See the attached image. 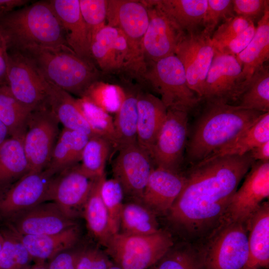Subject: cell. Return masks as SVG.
I'll return each instance as SVG.
<instances>
[{
	"mask_svg": "<svg viewBox=\"0 0 269 269\" xmlns=\"http://www.w3.org/2000/svg\"><path fill=\"white\" fill-rule=\"evenodd\" d=\"M255 162L248 152L191 165L184 187L167 213L169 220L190 236L214 230L224 221L232 197Z\"/></svg>",
	"mask_w": 269,
	"mask_h": 269,
	"instance_id": "1",
	"label": "cell"
},
{
	"mask_svg": "<svg viewBox=\"0 0 269 269\" xmlns=\"http://www.w3.org/2000/svg\"><path fill=\"white\" fill-rule=\"evenodd\" d=\"M205 102L188 136L185 158L190 165L207 158L229 143L263 114L234 105Z\"/></svg>",
	"mask_w": 269,
	"mask_h": 269,
	"instance_id": "2",
	"label": "cell"
},
{
	"mask_svg": "<svg viewBox=\"0 0 269 269\" xmlns=\"http://www.w3.org/2000/svg\"><path fill=\"white\" fill-rule=\"evenodd\" d=\"M0 34L8 51L34 46H68L49 0L38 1L0 15Z\"/></svg>",
	"mask_w": 269,
	"mask_h": 269,
	"instance_id": "3",
	"label": "cell"
},
{
	"mask_svg": "<svg viewBox=\"0 0 269 269\" xmlns=\"http://www.w3.org/2000/svg\"><path fill=\"white\" fill-rule=\"evenodd\" d=\"M18 52L46 81L80 98L100 77L94 62L80 57L68 46H34Z\"/></svg>",
	"mask_w": 269,
	"mask_h": 269,
	"instance_id": "4",
	"label": "cell"
},
{
	"mask_svg": "<svg viewBox=\"0 0 269 269\" xmlns=\"http://www.w3.org/2000/svg\"><path fill=\"white\" fill-rule=\"evenodd\" d=\"M139 79L146 82L160 95L167 110L188 113L202 101L189 88L183 66L175 55L146 62Z\"/></svg>",
	"mask_w": 269,
	"mask_h": 269,
	"instance_id": "5",
	"label": "cell"
},
{
	"mask_svg": "<svg viewBox=\"0 0 269 269\" xmlns=\"http://www.w3.org/2000/svg\"><path fill=\"white\" fill-rule=\"evenodd\" d=\"M169 233L160 230L149 235L118 233L106 246V253L122 269H148L173 247Z\"/></svg>",
	"mask_w": 269,
	"mask_h": 269,
	"instance_id": "6",
	"label": "cell"
},
{
	"mask_svg": "<svg viewBox=\"0 0 269 269\" xmlns=\"http://www.w3.org/2000/svg\"><path fill=\"white\" fill-rule=\"evenodd\" d=\"M200 250L205 269H247L249 259L246 223L224 221Z\"/></svg>",
	"mask_w": 269,
	"mask_h": 269,
	"instance_id": "7",
	"label": "cell"
},
{
	"mask_svg": "<svg viewBox=\"0 0 269 269\" xmlns=\"http://www.w3.org/2000/svg\"><path fill=\"white\" fill-rule=\"evenodd\" d=\"M90 52L96 66L105 73L125 72L139 79L144 69L136 60L122 31L105 25L93 37Z\"/></svg>",
	"mask_w": 269,
	"mask_h": 269,
	"instance_id": "8",
	"label": "cell"
},
{
	"mask_svg": "<svg viewBox=\"0 0 269 269\" xmlns=\"http://www.w3.org/2000/svg\"><path fill=\"white\" fill-rule=\"evenodd\" d=\"M59 124L48 105L30 113L22 139L29 171H40L48 166L60 133Z\"/></svg>",
	"mask_w": 269,
	"mask_h": 269,
	"instance_id": "9",
	"label": "cell"
},
{
	"mask_svg": "<svg viewBox=\"0 0 269 269\" xmlns=\"http://www.w3.org/2000/svg\"><path fill=\"white\" fill-rule=\"evenodd\" d=\"M186 112L167 109L150 157L156 167L180 172L188 136Z\"/></svg>",
	"mask_w": 269,
	"mask_h": 269,
	"instance_id": "10",
	"label": "cell"
},
{
	"mask_svg": "<svg viewBox=\"0 0 269 269\" xmlns=\"http://www.w3.org/2000/svg\"><path fill=\"white\" fill-rule=\"evenodd\" d=\"M215 53L211 35L202 30L183 33L175 55L182 63L189 88L202 101L203 88Z\"/></svg>",
	"mask_w": 269,
	"mask_h": 269,
	"instance_id": "11",
	"label": "cell"
},
{
	"mask_svg": "<svg viewBox=\"0 0 269 269\" xmlns=\"http://www.w3.org/2000/svg\"><path fill=\"white\" fill-rule=\"evenodd\" d=\"M242 67L234 55L215 49L203 88L202 101L232 105L242 91Z\"/></svg>",
	"mask_w": 269,
	"mask_h": 269,
	"instance_id": "12",
	"label": "cell"
},
{
	"mask_svg": "<svg viewBox=\"0 0 269 269\" xmlns=\"http://www.w3.org/2000/svg\"><path fill=\"white\" fill-rule=\"evenodd\" d=\"M57 174L47 167L40 171L28 172L0 198V216L7 219L20 211L50 201Z\"/></svg>",
	"mask_w": 269,
	"mask_h": 269,
	"instance_id": "13",
	"label": "cell"
},
{
	"mask_svg": "<svg viewBox=\"0 0 269 269\" xmlns=\"http://www.w3.org/2000/svg\"><path fill=\"white\" fill-rule=\"evenodd\" d=\"M6 84L13 96L31 112L48 105L45 80L17 51H8Z\"/></svg>",
	"mask_w": 269,
	"mask_h": 269,
	"instance_id": "14",
	"label": "cell"
},
{
	"mask_svg": "<svg viewBox=\"0 0 269 269\" xmlns=\"http://www.w3.org/2000/svg\"><path fill=\"white\" fill-rule=\"evenodd\" d=\"M269 196V161H256L232 197L224 221L246 223Z\"/></svg>",
	"mask_w": 269,
	"mask_h": 269,
	"instance_id": "15",
	"label": "cell"
},
{
	"mask_svg": "<svg viewBox=\"0 0 269 269\" xmlns=\"http://www.w3.org/2000/svg\"><path fill=\"white\" fill-rule=\"evenodd\" d=\"M148 22L147 9L142 0H109L106 25L122 31L134 56L143 68L142 41Z\"/></svg>",
	"mask_w": 269,
	"mask_h": 269,
	"instance_id": "16",
	"label": "cell"
},
{
	"mask_svg": "<svg viewBox=\"0 0 269 269\" xmlns=\"http://www.w3.org/2000/svg\"><path fill=\"white\" fill-rule=\"evenodd\" d=\"M112 171L124 194L141 201L142 195L153 167L149 154L137 143L118 150Z\"/></svg>",
	"mask_w": 269,
	"mask_h": 269,
	"instance_id": "17",
	"label": "cell"
},
{
	"mask_svg": "<svg viewBox=\"0 0 269 269\" xmlns=\"http://www.w3.org/2000/svg\"><path fill=\"white\" fill-rule=\"evenodd\" d=\"M7 220L9 228L21 236L56 234L77 225L52 201L20 211Z\"/></svg>",
	"mask_w": 269,
	"mask_h": 269,
	"instance_id": "18",
	"label": "cell"
},
{
	"mask_svg": "<svg viewBox=\"0 0 269 269\" xmlns=\"http://www.w3.org/2000/svg\"><path fill=\"white\" fill-rule=\"evenodd\" d=\"M147 7L149 22L142 41V51L146 62H155L175 55L180 31L154 3L142 0Z\"/></svg>",
	"mask_w": 269,
	"mask_h": 269,
	"instance_id": "19",
	"label": "cell"
},
{
	"mask_svg": "<svg viewBox=\"0 0 269 269\" xmlns=\"http://www.w3.org/2000/svg\"><path fill=\"white\" fill-rule=\"evenodd\" d=\"M95 179L85 175L79 164L68 167L55 176L50 201L56 203L67 216L75 219L83 211Z\"/></svg>",
	"mask_w": 269,
	"mask_h": 269,
	"instance_id": "20",
	"label": "cell"
},
{
	"mask_svg": "<svg viewBox=\"0 0 269 269\" xmlns=\"http://www.w3.org/2000/svg\"><path fill=\"white\" fill-rule=\"evenodd\" d=\"M185 181V175L181 172L153 167L141 202L155 214L168 213L183 190Z\"/></svg>",
	"mask_w": 269,
	"mask_h": 269,
	"instance_id": "21",
	"label": "cell"
},
{
	"mask_svg": "<svg viewBox=\"0 0 269 269\" xmlns=\"http://www.w3.org/2000/svg\"><path fill=\"white\" fill-rule=\"evenodd\" d=\"M49 1L63 27L68 46L80 57L94 62L87 26L80 12L79 0Z\"/></svg>",
	"mask_w": 269,
	"mask_h": 269,
	"instance_id": "22",
	"label": "cell"
},
{
	"mask_svg": "<svg viewBox=\"0 0 269 269\" xmlns=\"http://www.w3.org/2000/svg\"><path fill=\"white\" fill-rule=\"evenodd\" d=\"M166 113L160 98L147 92L137 93V143L150 156Z\"/></svg>",
	"mask_w": 269,
	"mask_h": 269,
	"instance_id": "23",
	"label": "cell"
},
{
	"mask_svg": "<svg viewBox=\"0 0 269 269\" xmlns=\"http://www.w3.org/2000/svg\"><path fill=\"white\" fill-rule=\"evenodd\" d=\"M249 259L247 269L269 266V204L264 202L246 223Z\"/></svg>",
	"mask_w": 269,
	"mask_h": 269,
	"instance_id": "24",
	"label": "cell"
},
{
	"mask_svg": "<svg viewBox=\"0 0 269 269\" xmlns=\"http://www.w3.org/2000/svg\"><path fill=\"white\" fill-rule=\"evenodd\" d=\"M45 84L47 104L63 128L83 132L89 137L100 136L86 120L77 99L46 81Z\"/></svg>",
	"mask_w": 269,
	"mask_h": 269,
	"instance_id": "25",
	"label": "cell"
},
{
	"mask_svg": "<svg viewBox=\"0 0 269 269\" xmlns=\"http://www.w3.org/2000/svg\"><path fill=\"white\" fill-rule=\"evenodd\" d=\"M236 57L242 67V93L255 71L269 59V9L257 22L250 43Z\"/></svg>",
	"mask_w": 269,
	"mask_h": 269,
	"instance_id": "26",
	"label": "cell"
},
{
	"mask_svg": "<svg viewBox=\"0 0 269 269\" xmlns=\"http://www.w3.org/2000/svg\"><path fill=\"white\" fill-rule=\"evenodd\" d=\"M80 232L79 227L76 225L56 234L40 236L17 235L32 260L46 262L60 253L75 247L79 239Z\"/></svg>",
	"mask_w": 269,
	"mask_h": 269,
	"instance_id": "27",
	"label": "cell"
},
{
	"mask_svg": "<svg viewBox=\"0 0 269 269\" xmlns=\"http://www.w3.org/2000/svg\"><path fill=\"white\" fill-rule=\"evenodd\" d=\"M153 2L180 31L190 32L202 26L208 0H153Z\"/></svg>",
	"mask_w": 269,
	"mask_h": 269,
	"instance_id": "28",
	"label": "cell"
},
{
	"mask_svg": "<svg viewBox=\"0 0 269 269\" xmlns=\"http://www.w3.org/2000/svg\"><path fill=\"white\" fill-rule=\"evenodd\" d=\"M29 171L22 139L8 137L0 145V198Z\"/></svg>",
	"mask_w": 269,
	"mask_h": 269,
	"instance_id": "29",
	"label": "cell"
},
{
	"mask_svg": "<svg viewBox=\"0 0 269 269\" xmlns=\"http://www.w3.org/2000/svg\"><path fill=\"white\" fill-rule=\"evenodd\" d=\"M89 138L83 132L63 128L59 133L47 167L58 174L77 164L81 161L83 151Z\"/></svg>",
	"mask_w": 269,
	"mask_h": 269,
	"instance_id": "30",
	"label": "cell"
},
{
	"mask_svg": "<svg viewBox=\"0 0 269 269\" xmlns=\"http://www.w3.org/2000/svg\"><path fill=\"white\" fill-rule=\"evenodd\" d=\"M105 177V174L94 179L91 191L82 211L91 234L104 246L112 236L108 213L101 195V185Z\"/></svg>",
	"mask_w": 269,
	"mask_h": 269,
	"instance_id": "31",
	"label": "cell"
},
{
	"mask_svg": "<svg viewBox=\"0 0 269 269\" xmlns=\"http://www.w3.org/2000/svg\"><path fill=\"white\" fill-rule=\"evenodd\" d=\"M268 141L269 112L262 114L250 127L205 159L224 156L243 155Z\"/></svg>",
	"mask_w": 269,
	"mask_h": 269,
	"instance_id": "32",
	"label": "cell"
},
{
	"mask_svg": "<svg viewBox=\"0 0 269 269\" xmlns=\"http://www.w3.org/2000/svg\"><path fill=\"white\" fill-rule=\"evenodd\" d=\"M114 120L115 143L118 150L137 142V93L126 92Z\"/></svg>",
	"mask_w": 269,
	"mask_h": 269,
	"instance_id": "33",
	"label": "cell"
},
{
	"mask_svg": "<svg viewBox=\"0 0 269 269\" xmlns=\"http://www.w3.org/2000/svg\"><path fill=\"white\" fill-rule=\"evenodd\" d=\"M122 233L149 235L159 231L155 213L140 201L124 203L121 217Z\"/></svg>",
	"mask_w": 269,
	"mask_h": 269,
	"instance_id": "34",
	"label": "cell"
},
{
	"mask_svg": "<svg viewBox=\"0 0 269 269\" xmlns=\"http://www.w3.org/2000/svg\"><path fill=\"white\" fill-rule=\"evenodd\" d=\"M31 113L13 96L7 84L0 85V120L10 137L23 139Z\"/></svg>",
	"mask_w": 269,
	"mask_h": 269,
	"instance_id": "35",
	"label": "cell"
},
{
	"mask_svg": "<svg viewBox=\"0 0 269 269\" xmlns=\"http://www.w3.org/2000/svg\"><path fill=\"white\" fill-rule=\"evenodd\" d=\"M236 105L242 109L269 112V66L266 63L253 75Z\"/></svg>",
	"mask_w": 269,
	"mask_h": 269,
	"instance_id": "36",
	"label": "cell"
},
{
	"mask_svg": "<svg viewBox=\"0 0 269 269\" xmlns=\"http://www.w3.org/2000/svg\"><path fill=\"white\" fill-rule=\"evenodd\" d=\"M111 146L110 142L102 136L90 137L82 152L81 163L79 164L81 171L93 179L105 175Z\"/></svg>",
	"mask_w": 269,
	"mask_h": 269,
	"instance_id": "37",
	"label": "cell"
},
{
	"mask_svg": "<svg viewBox=\"0 0 269 269\" xmlns=\"http://www.w3.org/2000/svg\"><path fill=\"white\" fill-rule=\"evenodd\" d=\"M4 238L0 269H26L32 260L19 236L10 229L1 231Z\"/></svg>",
	"mask_w": 269,
	"mask_h": 269,
	"instance_id": "38",
	"label": "cell"
},
{
	"mask_svg": "<svg viewBox=\"0 0 269 269\" xmlns=\"http://www.w3.org/2000/svg\"><path fill=\"white\" fill-rule=\"evenodd\" d=\"M125 95V91L121 87L98 81L90 86L81 98L108 113H116Z\"/></svg>",
	"mask_w": 269,
	"mask_h": 269,
	"instance_id": "39",
	"label": "cell"
},
{
	"mask_svg": "<svg viewBox=\"0 0 269 269\" xmlns=\"http://www.w3.org/2000/svg\"><path fill=\"white\" fill-rule=\"evenodd\" d=\"M172 247L158 262L155 269H205L200 250L188 245Z\"/></svg>",
	"mask_w": 269,
	"mask_h": 269,
	"instance_id": "40",
	"label": "cell"
},
{
	"mask_svg": "<svg viewBox=\"0 0 269 269\" xmlns=\"http://www.w3.org/2000/svg\"><path fill=\"white\" fill-rule=\"evenodd\" d=\"M124 195L122 187L117 180L114 178H104L101 185V195L108 213L112 235L119 233Z\"/></svg>",
	"mask_w": 269,
	"mask_h": 269,
	"instance_id": "41",
	"label": "cell"
},
{
	"mask_svg": "<svg viewBox=\"0 0 269 269\" xmlns=\"http://www.w3.org/2000/svg\"><path fill=\"white\" fill-rule=\"evenodd\" d=\"M86 120L101 136L108 140L114 147L115 129L114 120L109 114L83 98L77 99Z\"/></svg>",
	"mask_w": 269,
	"mask_h": 269,
	"instance_id": "42",
	"label": "cell"
},
{
	"mask_svg": "<svg viewBox=\"0 0 269 269\" xmlns=\"http://www.w3.org/2000/svg\"><path fill=\"white\" fill-rule=\"evenodd\" d=\"M80 12L87 26L90 43L106 25L109 0H79Z\"/></svg>",
	"mask_w": 269,
	"mask_h": 269,
	"instance_id": "43",
	"label": "cell"
},
{
	"mask_svg": "<svg viewBox=\"0 0 269 269\" xmlns=\"http://www.w3.org/2000/svg\"><path fill=\"white\" fill-rule=\"evenodd\" d=\"M252 21L235 15L230 17L219 26L214 31L211 40L215 49L220 50L233 39L244 31Z\"/></svg>",
	"mask_w": 269,
	"mask_h": 269,
	"instance_id": "44",
	"label": "cell"
},
{
	"mask_svg": "<svg viewBox=\"0 0 269 269\" xmlns=\"http://www.w3.org/2000/svg\"><path fill=\"white\" fill-rule=\"evenodd\" d=\"M235 15L233 0H208L203 30L212 36L220 22Z\"/></svg>",
	"mask_w": 269,
	"mask_h": 269,
	"instance_id": "45",
	"label": "cell"
},
{
	"mask_svg": "<svg viewBox=\"0 0 269 269\" xmlns=\"http://www.w3.org/2000/svg\"><path fill=\"white\" fill-rule=\"evenodd\" d=\"M233 11L235 15L249 21H258L269 9L268 0H233Z\"/></svg>",
	"mask_w": 269,
	"mask_h": 269,
	"instance_id": "46",
	"label": "cell"
},
{
	"mask_svg": "<svg viewBox=\"0 0 269 269\" xmlns=\"http://www.w3.org/2000/svg\"><path fill=\"white\" fill-rule=\"evenodd\" d=\"M113 265L106 253L95 248H83L76 269H108Z\"/></svg>",
	"mask_w": 269,
	"mask_h": 269,
	"instance_id": "47",
	"label": "cell"
},
{
	"mask_svg": "<svg viewBox=\"0 0 269 269\" xmlns=\"http://www.w3.org/2000/svg\"><path fill=\"white\" fill-rule=\"evenodd\" d=\"M256 26L255 23L251 22L244 31L218 51L236 56L247 47L252 40L255 33Z\"/></svg>",
	"mask_w": 269,
	"mask_h": 269,
	"instance_id": "48",
	"label": "cell"
},
{
	"mask_svg": "<svg viewBox=\"0 0 269 269\" xmlns=\"http://www.w3.org/2000/svg\"><path fill=\"white\" fill-rule=\"evenodd\" d=\"M82 250L74 247L60 253L49 260L47 269H76Z\"/></svg>",
	"mask_w": 269,
	"mask_h": 269,
	"instance_id": "49",
	"label": "cell"
},
{
	"mask_svg": "<svg viewBox=\"0 0 269 269\" xmlns=\"http://www.w3.org/2000/svg\"><path fill=\"white\" fill-rule=\"evenodd\" d=\"M8 51L5 43L0 34V85L6 84Z\"/></svg>",
	"mask_w": 269,
	"mask_h": 269,
	"instance_id": "50",
	"label": "cell"
},
{
	"mask_svg": "<svg viewBox=\"0 0 269 269\" xmlns=\"http://www.w3.org/2000/svg\"><path fill=\"white\" fill-rule=\"evenodd\" d=\"M256 161H269V141L265 142L249 152Z\"/></svg>",
	"mask_w": 269,
	"mask_h": 269,
	"instance_id": "51",
	"label": "cell"
},
{
	"mask_svg": "<svg viewBox=\"0 0 269 269\" xmlns=\"http://www.w3.org/2000/svg\"><path fill=\"white\" fill-rule=\"evenodd\" d=\"M29 2L27 0H0V13L1 15L12 11L18 7L24 5Z\"/></svg>",
	"mask_w": 269,
	"mask_h": 269,
	"instance_id": "52",
	"label": "cell"
},
{
	"mask_svg": "<svg viewBox=\"0 0 269 269\" xmlns=\"http://www.w3.org/2000/svg\"><path fill=\"white\" fill-rule=\"evenodd\" d=\"M9 136L7 128L0 120V145H1Z\"/></svg>",
	"mask_w": 269,
	"mask_h": 269,
	"instance_id": "53",
	"label": "cell"
},
{
	"mask_svg": "<svg viewBox=\"0 0 269 269\" xmlns=\"http://www.w3.org/2000/svg\"><path fill=\"white\" fill-rule=\"evenodd\" d=\"M48 263L46 261H35V264L29 266L26 269H47Z\"/></svg>",
	"mask_w": 269,
	"mask_h": 269,
	"instance_id": "54",
	"label": "cell"
},
{
	"mask_svg": "<svg viewBox=\"0 0 269 269\" xmlns=\"http://www.w3.org/2000/svg\"><path fill=\"white\" fill-rule=\"evenodd\" d=\"M3 242H4L3 236L2 235L1 232L0 231V252L2 249V247L3 244Z\"/></svg>",
	"mask_w": 269,
	"mask_h": 269,
	"instance_id": "55",
	"label": "cell"
},
{
	"mask_svg": "<svg viewBox=\"0 0 269 269\" xmlns=\"http://www.w3.org/2000/svg\"><path fill=\"white\" fill-rule=\"evenodd\" d=\"M108 269H122L121 268L119 267L118 266L116 265H113L110 267H109Z\"/></svg>",
	"mask_w": 269,
	"mask_h": 269,
	"instance_id": "56",
	"label": "cell"
},
{
	"mask_svg": "<svg viewBox=\"0 0 269 269\" xmlns=\"http://www.w3.org/2000/svg\"><path fill=\"white\" fill-rule=\"evenodd\" d=\"M148 269H155V268H149Z\"/></svg>",
	"mask_w": 269,
	"mask_h": 269,
	"instance_id": "57",
	"label": "cell"
},
{
	"mask_svg": "<svg viewBox=\"0 0 269 269\" xmlns=\"http://www.w3.org/2000/svg\"><path fill=\"white\" fill-rule=\"evenodd\" d=\"M1 15V13H0V16Z\"/></svg>",
	"mask_w": 269,
	"mask_h": 269,
	"instance_id": "58",
	"label": "cell"
}]
</instances>
